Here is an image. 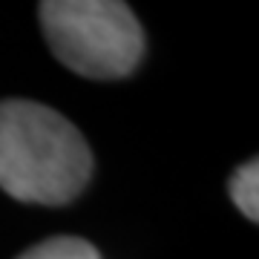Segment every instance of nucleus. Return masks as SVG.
<instances>
[{
    "label": "nucleus",
    "mask_w": 259,
    "mask_h": 259,
    "mask_svg": "<svg viewBox=\"0 0 259 259\" xmlns=\"http://www.w3.org/2000/svg\"><path fill=\"white\" fill-rule=\"evenodd\" d=\"M18 259H101L98 250L81 236H52L23 250Z\"/></svg>",
    "instance_id": "obj_4"
},
{
    "label": "nucleus",
    "mask_w": 259,
    "mask_h": 259,
    "mask_svg": "<svg viewBox=\"0 0 259 259\" xmlns=\"http://www.w3.org/2000/svg\"><path fill=\"white\" fill-rule=\"evenodd\" d=\"M37 18L55 58L83 78H124L144 55V32L118 0H47Z\"/></svg>",
    "instance_id": "obj_2"
},
{
    "label": "nucleus",
    "mask_w": 259,
    "mask_h": 259,
    "mask_svg": "<svg viewBox=\"0 0 259 259\" xmlns=\"http://www.w3.org/2000/svg\"><path fill=\"white\" fill-rule=\"evenodd\" d=\"M93 173V153L72 121L26 98L0 101V187L35 204H64Z\"/></svg>",
    "instance_id": "obj_1"
},
{
    "label": "nucleus",
    "mask_w": 259,
    "mask_h": 259,
    "mask_svg": "<svg viewBox=\"0 0 259 259\" xmlns=\"http://www.w3.org/2000/svg\"><path fill=\"white\" fill-rule=\"evenodd\" d=\"M231 199L248 216L250 222H259V161L250 158L248 164H242L231 176Z\"/></svg>",
    "instance_id": "obj_3"
}]
</instances>
